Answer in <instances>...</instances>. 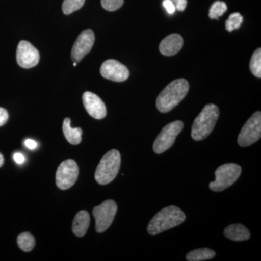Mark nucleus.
I'll use <instances>...</instances> for the list:
<instances>
[{"label": "nucleus", "mask_w": 261, "mask_h": 261, "mask_svg": "<svg viewBox=\"0 0 261 261\" xmlns=\"http://www.w3.org/2000/svg\"><path fill=\"white\" fill-rule=\"evenodd\" d=\"M186 219L185 213L174 205L168 206L160 211L149 221L147 231L149 234L156 235L166 230L176 227Z\"/></svg>", "instance_id": "2"}, {"label": "nucleus", "mask_w": 261, "mask_h": 261, "mask_svg": "<svg viewBox=\"0 0 261 261\" xmlns=\"http://www.w3.org/2000/svg\"><path fill=\"white\" fill-rule=\"evenodd\" d=\"M63 130L65 139L71 145H79L82 142V130L81 128H72L70 118H65L63 121Z\"/></svg>", "instance_id": "17"}, {"label": "nucleus", "mask_w": 261, "mask_h": 261, "mask_svg": "<svg viewBox=\"0 0 261 261\" xmlns=\"http://www.w3.org/2000/svg\"><path fill=\"white\" fill-rule=\"evenodd\" d=\"M176 7V10L182 12L186 9L187 0H171Z\"/></svg>", "instance_id": "26"}, {"label": "nucleus", "mask_w": 261, "mask_h": 261, "mask_svg": "<svg viewBox=\"0 0 261 261\" xmlns=\"http://www.w3.org/2000/svg\"><path fill=\"white\" fill-rule=\"evenodd\" d=\"M100 73L106 80L116 82H124L129 77V70L116 60H108L102 63Z\"/></svg>", "instance_id": "12"}, {"label": "nucleus", "mask_w": 261, "mask_h": 261, "mask_svg": "<svg viewBox=\"0 0 261 261\" xmlns=\"http://www.w3.org/2000/svg\"><path fill=\"white\" fill-rule=\"evenodd\" d=\"M124 0H101V5L108 11H116L120 9L123 5Z\"/></svg>", "instance_id": "24"}, {"label": "nucleus", "mask_w": 261, "mask_h": 261, "mask_svg": "<svg viewBox=\"0 0 261 261\" xmlns=\"http://www.w3.org/2000/svg\"><path fill=\"white\" fill-rule=\"evenodd\" d=\"M121 154L117 149H112L107 152L96 169V181L102 185H108L116 178L121 167Z\"/></svg>", "instance_id": "4"}, {"label": "nucleus", "mask_w": 261, "mask_h": 261, "mask_svg": "<svg viewBox=\"0 0 261 261\" xmlns=\"http://www.w3.org/2000/svg\"><path fill=\"white\" fill-rule=\"evenodd\" d=\"M78 176L79 167L77 163L73 160H66L61 163L57 170V186L61 190H68L74 185Z\"/></svg>", "instance_id": "9"}, {"label": "nucleus", "mask_w": 261, "mask_h": 261, "mask_svg": "<svg viewBox=\"0 0 261 261\" xmlns=\"http://www.w3.org/2000/svg\"><path fill=\"white\" fill-rule=\"evenodd\" d=\"M118 210L116 202L113 200L104 201L101 205L93 209V216L95 219V228L98 233L104 232L112 224Z\"/></svg>", "instance_id": "7"}, {"label": "nucleus", "mask_w": 261, "mask_h": 261, "mask_svg": "<svg viewBox=\"0 0 261 261\" xmlns=\"http://www.w3.org/2000/svg\"><path fill=\"white\" fill-rule=\"evenodd\" d=\"M13 159L18 164H23L25 162V159L23 154L17 152V153H15L14 155H13Z\"/></svg>", "instance_id": "28"}, {"label": "nucleus", "mask_w": 261, "mask_h": 261, "mask_svg": "<svg viewBox=\"0 0 261 261\" xmlns=\"http://www.w3.org/2000/svg\"><path fill=\"white\" fill-rule=\"evenodd\" d=\"M24 144H25V147L27 148L30 149H35L37 147V142L34 140H31V139H27V140H25Z\"/></svg>", "instance_id": "29"}, {"label": "nucleus", "mask_w": 261, "mask_h": 261, "mask_svg": "<svg viewBox=\"0 0 261 261\" xmlns=\"http://www.w3.org/2000/svg\"><path fill=\"white\" fill-rule=\"evenodd\" d=\"M219 117L218 106L214 104L205 106L194 121L191 132L192 139L201 141L207 138L214 130Z\"/></svg>", "instance_id": "3"}, {"label": "nucleus", "mask_w": 261, "mask_h": 261, "mask_svg": "<svg viewBox=\"0 0 261 261\" xmlns=\"http://www.w3.org/2000/svg\"><path fill=\"white\" fill-rule=\"evenodd\" d=\"M9 115L5 108H0V126H3L8 121Z\"/></svg>", "instance_id": "27"}, {"label": "nucleus", "mask_w": 261, "mask_h": 261, "mask_svg": "<svg viewBox=\"0 0 261 261\" xmlns=\"http://www.w3.org/2000/svg\"><path fill=\"white\" fill-rule=\"evenodd\" d=\"M224 233L226 238L236 242L245 241L250 238V231L240 224L229 225L225 228Z\"/></svg>", "instance_id": "16"}, {"label": "nucleus", "mask_w": 261, "mask_h": 261, "mask_svg": "<svg viewBox=\"0 0 261 261\" xmlns=\"http://www.w3.org/2000/svg\"><path fill=\"white\" fill-rule=\"evenodd\" d=\"M183 44V38L181 35L177 34H171L161 42L159 50L163 56H173L181 50Z\"/></svg>", "instance_id": "14"}, {"label": "nucleus", "mask_w": 261, "mask_h": 261, "mask_svg": "<svg viewBox=\"0 0 261 261\" xmlns=\"http://www.w3.org/2000/svg\"><path fill=\"white\" fill-rule=\"evenodd\" d=\"M227 5L224 2L216 1L211 5L209 10V18L211 19H219L220 17L226 13Z\"/></svg>", "instance_id": "21"}, {"label": "nucleus", "mask_w": 261, "mask_h": 261, "mask_svg": "<svg viewBox=\"0 0 261 261\" xmlns=\"http://www.w3.org/2000/svg\"><path fill=\"white\" fill-rule=\"evenodd\" d=\"M39 51L31 43L27 41H21L17 49V63L23 68H31L39 63Z\"/></svg>", "instance_id": "11"}, {"label": "nucleus", "mask_w": 261, "mask_h": 261, "mask_svg": "<svg viewBox=\"0 0 261 261\" xmlns=\"http://www.w3.org/2000/svg\"><path fill=\"white\" fill-rule=\"evenodd\" d=\"M83 103L87 113L92 118L100 120L107 115L106 105L97 94L90 92H84L83 94Z\"/></svg>", "instance_id": "13"}, {"label": "nucleus", "mask_w": 261, "mask_h": 261, "mask_svg": "<svg viewBox=\"0 0 261 261\" xmlns=\"http://www.w3.org/2000/svg\"><path fill=\"white\" fill-rule=\"evenodd\" d=\"M250 68L252 74L257 78H261V49L258 48L250 60Z\"/></svg>", "instance_id": "20"}, {"label": "nucleus", "mask_w": 261, "mask_h": 261, "mask_svg": "<svg viewBox=\"0 0 261 261\" xmlns=\"http://www.w3.org/2000/svg\"><path fill=\"white\" fill-rule=\"evenodd\" d=\"M189 89L190 85L186 80L179 79L173 81L159 94L156 107L160 112H170L186 97Z\"/></svg>", "instance_id": "1"}, {"label": "nucleus", "mask_w": 261, "mask_h": 261, "mask_svg": "<svg viewBox=\"0 0 261 261\" xmlns=\"http://www.w3.org/2000/svg\"><path fill=\"white\" fill-rule=\"evenodd\" d=\"M76 64H77L76 63H73V66H76Z\"/></svg>", "instance_id": "31"}, {"label": "nucleus", "mask_w": 261, "mask_h": 261, "mask_svg": "<svg viewBox=\"0 0 261 261\" xmlns=\"http://www.w3.org/2000/svg\"><path fill=\"white\" fill-rule=\"evenodd\" d=\"M184 123L181 121L171 122L160 132L153 144V151L156 154H162L172 147L177 136L183 130Z\"/></svg>", "instance_id": "6"}, {"label": "nucleus", "mask_w": 261, "mask_h": 261, "mask_svg": "<svg viewBox=\"0 0 261 261\" xmlns=\"http://www.w3.org/2000/svg\"><path fill=\"white\" fill-rule=\"evenodd\" d=\"M4 157H3V154L0 153V167H2V166H3V164H4Z\"/></svg>", "instance_id": "30"}, {"label": "nucleus", "mask_w": 261, "mask_h": 261, "mask_svg": "<svg viewBox=\"0 0 261 261\" xmlns=\"http://www.w3.org/2000/svg\"><path fill=\"white\" fill-rule=\"evenodd\" d=\"M90 224V216L87 211H81L75 215L73 221L72 229L74 234L82 238L87 233Z\"/></svg>", "instance_id": "15"}, {"label": "nucleus", "mask_w": 261, "mask_h": 261, "mask_svg": "<svg viewBox=\"0 0 261 261\" xmlns=\"http://www.w3.org/2000/svg\"><path fill=\"white\" fill-rule=\"evenodd\" d=\"M95 36L93 31L87 29L77 38L71 51V58L74 63H79L87 56L93 47Z\"/></svg>", "instance_id": "10"}, {"label": "nucleus", "mask_w": 261, "mask_h": 261, "mask_svg": "<svg viewBox=\"0 0 261 261\" xmlns=\"http://www.w3.org/2000/svg\"><path fill=\"white\" fill-rule=\"evenodd\" d=\"M163 5L168 14L172 15L176 12V7L171 0H164Z\"/></svg>", "instance_id": "25"}, {"label": "nucleus", "mask_w": 261, "mask_h": 261, "mask_svg": "<svg viewBox=\"0 0 261 261\" xmlns=\"http://www.w3.org/2000/svg\"><path fill=\"white\" fill-rule=\"evenodd\" d=\"M261 137V113L257 111L244 125L238 137V144L240 147L252 145Z\"/></svg>", "instance_id": "8"}, {"label": "nucleus", "mask_w": 261, "mask_h": 261, "mask_svg": "<svg viewBox=\"0 0 261 261\" xmlns=\"http://www.w3.org/2000/svg\"><path fill=\"white\" fill-rule=\"evenodd\" d=\"M242 173L241 166L235 163L221 165L215 172L216 180L209 187L212 191L221 192L235 183Z\"/></svg>", "instance_id": "5"}, {"label": "nucleus", "mask_w": 261, "mask_h": 261, "mask_svg": "<svg viewBox=\"0 0 261 261\" xmlns=\"http://www.w3.org/2000/svg\"><path fill=\"white\" fill-rule=\"evenodd\" d=\"M216 255V252L209 248H200L192 250L187 253L186 258L188 261H202L211 260Z\"/></svg>", "instance_id": "18"}, {"label": "nucleus", "mask_w": 261, "mask_h": 261, "mask_svg": "<svg viewBox=\"0 0 261 261\" xmlns=\"http://www.w3.org/2000/svg\"><path fill=\"white\" fill-rule=\"evenodd\" d=\"M85 0H64L63 2V11L65 15H70L73 12L81 9L83 7Z\"/></svg>", "instance_id": "22"}, {"label": "nucleus", "mask_w": 261, "mask_h": 261, "mask_svg": "<svg viewBox=\"0 0 261 261\" xmlns=\"http://www.w3.org/2000/svg\"><path fill=\"white\" fill-rule=\"evenodd\" d=\"M243 21V17L239 13H233L229 15L226 23V29L228 32H233L241 27Z\"/></svg>", "instance_id": "23"}, {"label": "nucleus", "mask_w": 261, "mask_h": 261, "mask_svg": "<svg viewBox=\"0 0 261 261\" xmlns=\"http://www.w3.org/2000/svg\"><path fill=\"white\" fill-rule=\"evenodd\" d=\"M18 247L24 252L32 251L35 247V240L32 233L23 232L18 235L17 239Z\"/></svg>", "instance_id": "19"}]
</instances>
